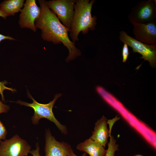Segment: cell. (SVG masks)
Here are the masks:
<instances>
[{"mask_svg": "<svg viewBox=\"0 0 156 156\" xmlns=\"http://www.w3.org/2000/svg\"><path fill=\"white\" fill-rule=\"evenodd\" d=\"M38 1L41 13L35 24L36 28L41 30L42 38L54 44L62 43L69 51V55L65 60L66 62L80 56L81 51L69 38L68 30L60 22L56 15L49 8L46 1Z\"/></svg>", "mask_w": 156, "mask_h": 156, "instance_id": "6da1fadb", "label": "cell"}, {"mask_svg": "<svg viewBox=\"0 0 156 156\" xmlns=\"http://www.w3.org/2000/svg\"><path fill=\"white\" fill-rule=\"evenodd\" d=\"M95 0H77L74 8V14L70 31L72 41L75 43L79 40L80 32L83 34L89 30L94 31L97 24V17L92 16L91 10Z\"/></svg>", "mask_w": 156, "mask_h": 156, "instance_id": "7a4b0ae2", "label": "cell"}, {"mask_svg": "<svg viewBox=\"0 0 156 156\" xmlns=\"http://www.w3.org/2000/svg\"><path fill=\"white\" fill-rule=\"evenodd\" d=\"M27 95L28 97L33 101L32 103H29L21 100L12 102L19 104L21 105L31 107L34 109V113L31 117V121L33 125H38L40 119L42 118H46L53 122L62 134L66 135L67 133L66 127L61 124L56 119L52 110L55 102L58 98L62 95L61 94H55L52 101L46 104L40 103L37 102L28 91Z\"/></svg>", "mask_w": 156, "mask_h": 156, "instance_id": "3957f363", "label": "cell"}, {"mask_svg": "<svg viewBox=\"0 0 156 156\" xmlns=\"http://www.w3.org/2000/svg\"><path fill=\"white\" fill-rule=\"evenodd\" d=\"M128 17L131 24L154 22L156 17V0L138 2L131 8Z\"/></svg>", "mask_w": 156, "mask_h": 156, "instance_id": "277c9868", "label": "cell"}, {"mask_svg": "<svg viewBox=\"0 0 156 156\" xmlns=\"http://www.w3.org/2000/svg\"><path fill=\"white\" fill-rule=\"evenodd\" d=\"M119 39L131 47L134 53H140V57L148 61L151 66L155 67L156 62V44L149 45L140 42L128 35L125 31L120 32Z\"/></svg>", "mask_w": 156, "mask_h": 156, "instance_id": "5b68a950", "label": "cell"}, {"mask_svg": "<svg viewBox=\"0 0 156 156\" xmlns=\"http://www.w3.org/2000/svg\"><path fill=\"white\" fill-rule=\"evenodd\" d=\"M77 0H52L46 1L49 8L53 12L70 31L74 14Z\"/></svg>", "mask_w": 156, "mask_h": 156, "instance_id": "8992f818", "label": "cell"}, {"mask_svg": "<svg viewBox=\"0 0 156 156\" xmlns=\"http://www.w3.org/2000/svg\"><path fill=\"white\" fill-rule=\"evenodd\" d=\"M31 146L18 135L3 140L0 144V156H27Z\"/></svg>", "mask_w": 156, "mask_h": 156, "instance_id": "52a82bcc", "label": "cell"}, {"mask_svg": "<svg viewBox=\"0 0 156 156\" xmlns=\"http://www.w3.org/2000/svg\"><path fill=\"white\" fill-rule=\"evenodd\" d=\"M21 10L18 24L21 28H27L34 32L37 28L35 22L41 13L40 7L38 6L35 0H27Z\"/></svg>", "mask_w": 156, "mask_h": 156, "instance_id": "ba28073f", "label": "cell"}, {"mask_svg": "<svg viewBox=\"0 0 156 156\" xmlns=\"http://www.w3.org/2000/svg\"><path fill=\"white\" fill-rule=\"evenodd\" d=\"M45 140V156H70L73 152L68 143L57 141L49 129L46 130Z\"/></svg>", "mask_w": 156, "mask_h": 156, "instance_id": "9c48e42d", "label": "cell"}, {"mask_svg": "<svg viewBox=\"0 0 156 156\" xmlns=\"http://www.w3.org/2000/svg\"><path fill=\"white\" fill-rule=\"evenodd\" d=\"M133 32L135 38L144 43L156 44V25L154 22L134 23Z\"/></svg>", "mask_w": 156, "mask_h": 156, "instance_id": "30bf717a", "label": "cell"}, {"mask_svg": "<svg viewBox=\"0 0 156 156\" xmlns=\"http://www.w3.org/2000/svg\"><path fill=\"white\" fill-rule=\"evenodd\" d=\"M107 120L104 116L98 120L95 124L94 131L90 137L104 147L108 143V138L111 134L107 127Z\"/></svg>", "mask_w": 156, "mask_h": 156, "instance_id": "8fae6325", "label": "cell"}, {"mask_svg": "<svg viewBox=\"0 0 156 156\" xmlns=\"http://www.w3.org/2000/svg\"><path fill=\"white\" fill-rule=\"evenodd\" d=\"M77 148L90 156H105L107 151L104 147L90 138L77 145Z\"/></svg>", "mask_w": 156, "mask_h": 156, "instance_id": "7c38bea8", "label": "cell"}, {"mask_svg": "<svg viewBox=\"0 0 156 156\" xmlns=\"http://www.w3.org/2000/svg\"><path fill=\"white\" fill-rule=\"evenodd\" d=\"M24 0H5L0 3V10L9 16H14L21 11L24 5Z\"/></svg>", "mask_w": 156, "mask_h": 156, "instance_id": "4fadbf2b", "label": "cell"}, {"mask_svg": "<svg viewBox=\"0 0 156 156\" xmlns=\"http://www.w3.org/2000/svg\"><path fill=\"white\" fill-rule=\"evenodd\" d=\"M110 140L108 144V148L105 156H114L115 152L118 150V145L116 140L111 135L109 136Z\"/></svg>", "mask_w": 156, "mask_h": 156, "instance_id": "5bb4252c", "label": "cell"}, {"mask_svg": "<svg viewBox=\"0 0 156 156\" xmlns=\"http://www.w3.org/2000/svg\"><path fill=\"white\" fill-rule=\"evenodd\" d=\"M7 134L6 129L0 120V144L3 140L5 139Z\"/></svg>", "mask_w": 156, "mask_h": 156, "instance_id": "9a60e30c", "label": "cell"}, {"mask_svg": "<svg viewBox=\"0 0 156 156\" xmlns=\"http://www.w3.org/2000/svg\"><path fill=\"white\" fill-rule=\"evenodd\" d=\"M6 83L5 82H0V94L1 96L2 100L4 101H5V99L3 94V92L4 90H7L11 91L12 92L16 91V90L15 89L6 86L5 85Z\"/></svg>", "mask_w": 156, "mask_h": 156, "instance_id": "2e32d148", "label": "cell"}, {"mask_svg": "<svg viewBox=\"0 0 156 156\" xmlns=\"http://www.w3.org/2000/svg\"><path fill=\"white\" fill-rule=\"evenodd\" d=\"M122 61L123 62H125L127 61L129 55L128 46L125 43H124V45L122 48Z\"/></svg>", "mask_w": 156, "mask_h": 156, "instance_id": "e0dca14e", "label": "cell"}, {"mask_svg": "<svg viewBox=\"0 0 156 156\" xmlns=\"http://www.w3.org/2000/svg\"><path fill=\"white\" fill-rule=\"evenodd\" d=\"M10 109L9 106L3 103L0 99V114L8 112Z\"/></svg>", "mask_w": 156, "mask_h": 156, "instance_id": "ac0fdd59", "label": "cell"}, {"mask_svg": "<svg viewBox=\"0 0 156 156\" xmlns=\"http://www.w3.org/2000/svg\"><path fill=\"white\" fill-rule=\"evenodd\" d=\"M40 148L39 143L37 142L36 144V148L35 149L31 150L30 153L33 156H41L40 153Z\"/></svg>", "mask_w": 156, "mask_h": 156, "instance_id": "d6986e66", "label": "cell"}, {"mask_svg": "<svg viewBox=\"0 0 156 156\" xmlns=\"http://www.w3.org/2000/svg\"><path fill=\"white\" fill-rule=\"evenodd\" d=\"M16 40V39L10 36H5L0 34V42L2 40Z\"/></svg>", "mask_w": 156, "mask_h": 156, "instance_id": "ffe728a7", "label": "cell"}, {"mask_svg": "<svg viewBox=\"0 0 156 156\" xmlns=\"http://www.w3.org/2000/svg\"><path fill=\"white\" fill-rule=\"evenodd\" d=\"M8 16L7 15L3 12L0 10V16L3 17L5 19H6L7 17Z\"/></svg>", "mask_w": 156, "mask_h": 156, "instance_id": "44dd1931", "label": "cell"}, {"mask_svg": "<svg viewBox=\"0 0 156 156\" xmlns=\"http://www.w3.org/2000/svg\"><path fill=\"white\" fill-rule=\"evenodd\" d=\"M86 156V153H84L81 156ZM70 156H78L76 155H75L74 153L73 152Z\"/></svg>", "mask_w": 156, "mask_h": 156, "instance_id": "7402d4cb", "label": "cell"}, {"mask_svg": "<svg viewBox=\"0 0 156 156\" xmlns=\"http://www.w3.org/2000/svg\"><path fill=\"white\" fill-rule=\"evenodd\" d=\"M135 156H142L141 155H136Z\"/></svg>", "mask_w": 156, "mask_h": 156, "instance_id": "603a6c76", "label": "cell"}]
</instances>
